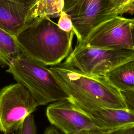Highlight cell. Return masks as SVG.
<instances>
[{
	"instance_id": "9",
	"label": "cell",
	"mask_w": 134,
	"mask_h": 134,
	"mask_svg": "<svg viewBox=\"0 0 134 134\" xmlns=\"http://www.w3.org/2000/svg\"><path fill=\"white\" fill-rule=\"evenodd\" d=\"M32 6L8 0H0V28L16 36L34 20Z\"/></svg>"
},
{
	"instance_id": "17",
	"label": "cell",
	"mask_w": 134,
	"mask_h": 134,
	"mask_svg": "<svg viewBox=\"0 0 134 134\" xmlns=\"http://www.w3.org/2000/svg\"><path fill=\"white\" fill-rule=\"evenodd\" d=\"M127 108L134 111V93L132 92H121Z\"/></svg>"
},
{
	"instance_id": "7",
	"label": "cell",
	"mask_w": 134,
	"mask_h": 134,
	"mask_svg": "<svg viewBox=\"0 0 134 134\" xmlns=\"http://www.w3.org/2000/svg\"><path fill=\"white\" fill-rule=\"evenodd\" d=\"M110 0H80L68 14L77 43H83L97 25L111 15Z\"/></svg>"
},
{
	"instance_id": "16",
	"label": "cell",
	"mask_w": 134,
	"mask_h": 134,
	"mask_svg": "<svg viewBox=\"0 0 134 134\" xmlns=\"http://www.w3.org/2000/svg\"><path fill=\"white\" fill-rule=\"evenodd\" d=\"M125 14H134V0H122L120 5L113 12V15L120 16Z\"/></svg>"
},
{
	"instance_id": "25",
	"label": "cell",
	"mask_w": 134,
	"mask_h": 134,
	"mask_svg": "<svg viewBox=\"0 0 134 134\" xmlns=\"http://www.w3.org/2000/svg\"><path fill=\"white\" fill-rule=\"evenodd\" d=\"M79 1H80V0H78V2H79Z\"/></svg>"
},
{
	"instance_id": "15",
	"label": "cell",
	"mask_w": 134,
	"mask_h": 134,
	"mask_svg": "<svg viewBox=\"0 0 134 134\" xmlns=\"http://www.w3.org/2000/svg\"><path fill=\"white\" fill-rule=\"evenodd\" d=\"M62 30L70 32L73 31V27L71 16L66 12L62 10L59 15V18L57 23Z\"/></svg>"
},
{
	"instance_id": "19",
	"label": "cell",
	"mask_w": 134,
	"mask_h": 134,
	"mask_svg": "<svg viewBox=\"0 0 134 134\" xmlns=\"http://www.w3.org/2000/svg\"><path fill=\"white\" fill-rule=\"evenodd\" d=\"M63 2L64 7L63 10L68 13L75 6L78 0H63Z\"/></svg>"
},
{
	"instance_id": "20",
	"label": "cell",
	"mask_w": 134,
	"mask_h": 134,
	"mask_svg": "<svg viewBox=\"0 0 134 134\" xmlns=\"http://www.w3.org/2000/svg\"><path fill=\"white\" fill-rule=\"evenodd\" d=\"M109 131L100 130L98 128L87 129L81 131L75 134H108Z\"/></svg>"
},
{
	"instance_id": "21",
	"label": "cell",
	"mask_w": 134,
	"mask_h": 134,
	"mask_svg": "<svg viewBox=\"0 0 134 134\" xmlns=\"http://www.w3.org/2000/svg\"><path fill=\"white\" fill-rule=\"evenodd\" d=\"M8 1H10L17 3H19L20 4L25 5L26 6H33L37 1V0H8Z\"/></svg>"
},
{
	"instance_id": "8",
	"label": "cell",
	"mask_w": 134,
	"mask_h": 134,
	"mask_svg": "<svg viewBox=\"0 0 134 134\" xmlns=\"http://www.w3.org/2000/svg\"><path fill=\"white\" fill-rule=\"evenodd\" d=\"M46 116L50 124L64 134L97 128L90 117L69 98L50 104L47 108Z\"/></svg>"
},
{
	"instance_id": "12",
	"label": "cell",
	"mask_w": 134,
	"mask_h": 134,
	"mask_svg": "<svg viewBox=\"0 0 134 134\" xmlns=\"http://www.w3.org/2000/svg\"><path fill=\"white\" fill-rule=\"evenodd\" d=\"M22 53L16 36L0 28V62L7 66L13 64Z\"/></svg>"
},
{
	"instance_id": "13",
	"label": "cell",
	"mask_w": 134,
	"mask_h": 134,
	"mask_svg": "<svg viewBox=\"0 0 134 134\" xmlns=\"http://www.w3.org/2000/svg\"><path fill=\"white\" fill-rule=\"evenodd\" d=\"M63 7V0H37L32 6V17L34 19L43 17H59Z\"/></svg>"
},
{
	"instance_id": "2",
	"label": "cell",
	"mask_w": 134,
	"mask_h": 134,
	"mask_svg": "<svg viewBox=\"0 0 134 134\" xmlns=\"http://www.w3.org/2000/svg\"><path fill=\"white\" fill-rule=\"evenodd\" d=\"M74 31L62 30L50 18H37L16 36L23 54L46 66L60 64L73 50Z\"/></svg>"
},
{
	"instance_id": "3",
	"label": "cell",
	"mask_w": 134,
	"mask_h": 134,
	"mask_svg": "<svg viewBox=\"0 0 134 134\" xmlns=\"http://www.w3.org/2000/svg\"><path fill=\"white\" fill-rule=\"evenodd\" d=\"M30 93L38 105L69 98L47 66L23 53L6 71Z\"/></svg>"
},
{
	"instance_id": "11",
	"label": "cell",
	"mask_w": 134,
	"mask_h": 134,
	"mask_svg": "<svg viewBox=\"0 0 134 134\" xmlns=\"http://www.w3.org/2000/svg\"><path fill=\"white\" fill-rule=\"evenodd\" d=\"M104 76L120 92L134 93V60L121 64Z\"/></svg>"
},
{
	"instance_id": "5",
	"label": "cell",
	"mask_w": 134,
	"mask_h": 134,
	"mask_svg": "<svg viewBox=\"0 0 134 134\" xmlns=\"http://www.w3.org/2000/svg\"><path fill=\"white\" fill-rule=\"evenodd\" d=\"M38 104L30 93L19 83L0 90V131L11 134L17 131Z\"/></svg>"
},
{
	"instance_id": "10",
	"label": "cell",
	"mask_w": 134,
	"mask_h": 134,
	"mask_svg": "<svg viewBox=\"0 0 134 134\" xmlns=\"http://www.w3.org/2000/svg\"><path fill=\"white\" fill-rule=\"evenodd\" d=\"M79 109L90 117L97 128L102 130L111 131L134 125V111L128 108Z\"/></svg>"
},
{
	"instance_id": "14",
	"label": "cell",
	"mask_w": 134,
	"mask_h": 134,
	"mask_svg": "<svg viewBox=\"0 0 134 134\" xmlns=\"http://www.w3.org/2000/svg\"><path fill=\"white\" fill-rule=\"evenodd\" d=\"M16 132V134H37V127L32 114L26 117Z\"/></svg>"
},
{
	"instance_id": "18",
	"label": "cell",
	"mask_w": 134,
	"mask_h": 134,
	"mask_svg": "<svg viewBox=\"0 0 134 134\" xmlns=\"http://www.w3.org/2000/svg\"><path fill=\"white\" fill-rule=\"evenodd\" d=\"M108 134H134V125L109 131Z\"/></svg>"
},
{
	"instance_id": "4",
	"label": "cell",
	"mask_w": 134,
	"mask_h": 134,
	"mask_svg": "<svg viewBox=\"0 0 134 134\" xmlns=\"http://www.w3.org/2000/svg\"><path fill=\"white\" fill-rule=\"evenodd\" d=\"M133 60L134 50L94 47L77 42L64 62L60 64L88 75H105Z\"/></svg>"
},
{
	"instance_id": "1",
	"label": "cell",
	"mask_w": 134,
	"mask_h": 134,
	"mask_svg": "<svg viewBox=\"0 0 134 134\" xmlns=\"http://www.w3.org/2000/svg\"><path fill=\"white\" fill-rule=\"evenodd\" d=\"M49 69L78 108H127L121 93L104 75H88L60 64Z\"/></svg>"
},
{
	"instance_id": "24",
	"label": "cell",
	"mask_w": 134,
	"mask_h": 134,
	"mask_svg": "<svg viewBox=\"0 0 134 134\" xmlns=\"http://www.w3.org/2000/svg\"><path fill=\"white\" fill-rule=\"evenodd\" d=\"M130 27H131L132 36L133 38V42L134 44V18H130Z\"/></svg>"
},
{
	"instance_id": "22",
	"label": "cell",
	"mask_w": 134,
	"mask_h": 134,
	"mask_svg": "<svg viewBox=\"0 0 134 134\" xmlns=\"http://www.w3.org/2000/svg\"><path fill=\"white\" fill-rule=\"evenodd\" d=\"M111 6V9L110 11V14H113V12L120 5L122 0H110Z\"/></svg>"
},
{
	"instance_id": "6",
	"label": "cell",
	"mask_w": 134,
	"mask_h": 134,
	"mask_svg": "<svg viewBox=\"0 0 134 134\" xmlns=\"http://www.w3.org/2000/svg\"><path fill=\"white\" fill-rule=\"evenodd\" d=\"M81 43L94 47L134 50L130 19L111 15L93 28Z\"/></svg>"
},
{
	"instance_id": "23",
	"label": "cell",
	"mask_w": 134,
	"mask_h": 134,
	"mask_svg": "<svg viewBox=\"0 0 134 134\" xmlns=\"http://www.w3.org/2000/svg\"><path fill=\"white\" fill-rule=\"evenodd\" d=\"M43 134H60L59 131L54 126H50L46 129Z\"/></svg>"
}]
</instances>
